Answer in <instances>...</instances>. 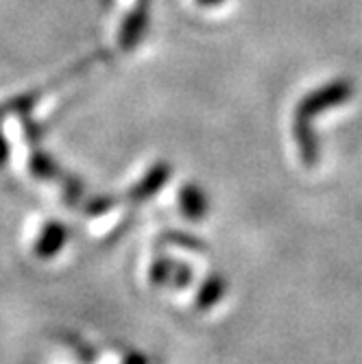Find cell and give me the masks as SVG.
I'll return each instance as SVG.
<instances>
[{
  "instance_id": "6da1fadb",
  "label": "cell",
  "mask_w": 362,
  "mask_h": 364,
  "mask_svg": "<svg viewBox=\"0 0 362 364\" xmlns=\"http://www.w3.org/2000/svg\"><path fill=\"white\" fill-rule=\"evenodd\" d=\"M353 96V83L351 81H345V79H339V81H332L323 85L321 90L312 92L310 96H306V101L302 103L299 107V114H297V120L299 122H308L310 118H314L316 114L330 109V107H336Z\"/></svg>"
}]
</instances>
